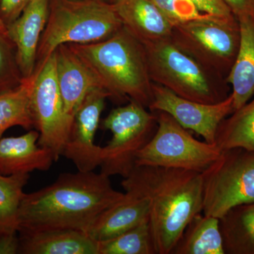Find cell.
Here are the masks:
<instances>
[{"mask_svg": "<svg viewBox=\"0 0 254 254\" xmlns=\"http://www.w3.org/2000/svg\"><path fill=\"white\" fill-rule=\"evenodd\" d=\"M124 195L113 188L105 174H61L49 186L25 193L18 214V232L64 229L86 232L100 214Z\"/></svg>", "mask_w": 254, "mask_h": 254, "instance_id": "6da1fadb", "label": "cell"}, {"mask_svg": "<svg viewBox=\"0 0 254 254\" xmlns=\"http://www.w3.org/2000/svg\"><path fill=\"white\" fill-rule=\"evenodd\" d=\"M98 254H157L149 218L117 236L98 242Z\"/></svg>", "mask_w": 254, "mask_h": 254, "instance_id": "d4e9b609", "label": "cell"}, {"mask_svg": "<svg viewBox=\"0 0 254 254\" xmlns=\"http://www.w3.org/2000/svg\"><path fill=\"white\" fill-rule=\"evenodd\" d=\"M105 1H108V2L111 3V4H114V3L116 2L118 0H105Z\"/></svg>", "mask_w": 254, "mask_h": 254, "instance_id": "d6a6232c", "label": "cell"}, {"mask_svg": "<svg viewBox=\"0 0 254 254\" xmlns=\"http://www.w3.org/2000/svg\"><path fill=\"white\" fill-rule=\"evenodd\" d=\"M123 27L114 4L105 0H50L34 71H39L61 45L104 41Z\"/></svg>", "mask_w": 254, "mask_h": 254, "instance_id": "277c9868", "label": "cell"}, {"mask_svg": "<svg viewBox=\"0 0 254 254\" xmlns=\"http://www.w3.org/2000/svg\"><path fill=\"white\" fill-rule=\"evenodd\" d=\"M18 236L19 254H98V242L80 230L19 231Z\"/></svg>", "mask_w": 254, "mask_h": 254, "instance_id": "e0dca14e", "label": "cell"}, {"mask_svg": "<svg viewBox=\"0 0 254 254\" xmlns=\"http://www.w3.org/2000/svg\"><path fill=\"white\" fill-rule=\"evenodd\" d=\"M31 95L34 128L39 132L38 145L53 150L58 160L63 153L71 125L65 115L57 78L55 53L38 71Z\"/></svg>", "mask_w": 254, "mask_h": 254, "instance_id": "30bf717a", "label": "cell"}, {"mask_svg": "<svg viewBox=\"0 0 254 254\" xmlns=\"http://www.w3.org/2000/svg\"><path fill=\"white\" fill-rule=\"evenodd\" d=\"M0 31L1 33H4V34L7 35V29H6V24L1 20V18H0Z\"/></svg>", "mask_w": 254, "mask_h": 254, "instance_id": "1f68e13d", "label": "cell"}, {"mask_svg": "<svg viewBox=\"0 0 254 254\" xmlns=\"http://www.w3.org/2000/svg\"><path fill=\"white\" fill-rule=\"evenodd\" d=\"M108 98L111 95L106 90L94 88L85 97L73 117L62 155L71 160L78 171H94L100 166L103 147L95 144V137Z\"/></svg>", "mask_w": 254, "mask_h": 254, "instance_id": "7c38bea8", "label": "cell"}, {"mask_svg": "<svg viewBox=\"0 0 254 254\" xmlns=\"http://www.w3.org/2000/svg\"><path fill=\"white\" fill-rule=\"evenodd\" d=\"M153 83L186 99L214 104L229 95L215 86L208 71L174 43L171 37L142 43Z\"/></svg>", "mask_w": 254, "mask_h": 254, "instance_id": "5b68a950", "label": "cell"}, {"mask_svg": "<svg viewBox=\"0 0 254 254\" xmlns=\"http://www.w3.org/2000/svg\"><path fill=\"white\" fill-rule=\"evenodd\" d=\"M68 45L94 73L111 98H127L149 107L153 81L144 47L124 26L104 41Z\"/></svg>", "mask_w": 254, "mask_h": 254, "instance_id": "3957f363", "label": "cell"}, {"mask_svg": "<svg viewBox=\"0 0 254 254\" xmlns=\"http://www.w3.org/2000/svg\"><path fill=\"white\" fill-rule=\"evenodd\" d=\"M35 75L23 78L12 89L0 93V138L6 130L19 126L25 129L34 127L31 109V95Z\"/></svg>", "mask_w": 254, "mask_h": 254, "instance_id": "7402d4cb", "label": "cell"}, {"mask_svg": "<svg viewBox=\"0 0 254 254\" xmlns=\"http://www.w3.org/2000/svg\"><path fill=\"white\" fill-rule=\"evenodd\" d=\"M227 254H254V203L237 205L220 218Z\"/></svg>", "mask_w": 254, "mask_h": 254, "instance_id": "44dd1931", "label": "cell"}, {"mask_svg": "<svg viewBox=\"0 0 254 254\" xmlns=\"http://www.w3.org/2000/svg\"><path fill=\"white\" fill-rule=\"evenodd\" d=\"M55 54L57 78L64 109L66 118L72 125L75 113L87 94L95 88L103 87L69 45H61L55 50Z\"/></svg>", "mask_w": 254, "mask_h": 254, "instance_id": "5bb4252c", "label": "cell"}, {"mask_svg": "<svg viewBox=\"0 0 254 254\" xmlns=\"http://www.w3.org/2000/svg\"><path fill=\"white\" fill-rule=\"evenodd\" d=\"M121 185L148 200L157 254H171L187 224L203 213V180L198 172L135 165Z\"/></svg>", "mask_w": 254, "mask_h": 254, "instance_id": "7a4b0ae2", "label": "cell"}, {"mask_svg": "<svg viewBox=\"0 0 254 254\" xmlns=\"http://www.w3.org/2000/svg\"><path fill=\"white\" fill-rule=\"evenodd\" d=\"M20 240L18 233L0 235V254H19Z\"/></svg>", "mask_w": 254, "mask_h": 254, "instance_id": "4dcf8cb0", "label": "cell"}, {"mask_svg": "<svg viewBox=\"0 0 254 254\" xmlns=\"http://www.w3.org/2000/svg\"><path fill=\"white\" fill-rule=\"evenodd\" d=\"M39 132L0 138V174L11 175L47 171L58 161L53 150L38 145Z\"/></svg>", "mask_w": 254, "mask_h": 254, "instance_id": "9a60e30c", "label": "cell"}, {"mask_svg": "<svg viewBox=\"0 0 254 254\" xmlns=\"http://www.w3.org/2000/svg\"><path fill=\"white\" fill-rule=\"evenodd\" d=\"M148 108L151 112L169 114L182 127L194 131L205 142L213 144L219 125L234 112L233 98L230 93L219 103L204 104L182 98L153 83L152 100Z\"/></svg>", "mask_w": 254, "mask_h": 254, "instance_id": "8fae6325", "label": "cell"}, {"mask_svg": "<svg viewBox=\"0 0 254 254\" xmlns=\"http://www.w3.org/2000/svg\"><path fill=\"white\" fill-rule=\"evenodd\" d=\"M113 4L124 27L141 43L173 35V23L149 0H118Z\"/></svg>", "mask_w": 254, "mask_h": 254, "instance_id": "2e32d148", "label": "cell"}, {"mask_svg": "<svg viewBox=\"0 0 254 254\" xmlns=\"http://www.w3.org/2000/svg\"><path fill=\"white\" fill-rule=\"evenodd\" d=\"M237 21L240 47L226 78V83L232 87L234 111L248 103L254 95V18L247 16Z\"/></svg>", "mask_w": 254, "mask_h": 254, "instance_id": "d6986e66", "label": "cell"}, {"mask_svg": "<svg viewBox=\"0 0 254 254\" xmlns=\"http://www.w3.org/2000/svg\"><path fill=\"white\" fill-rule=\"evenodd\" d=\"M149 218V203L145 197L125 190L120 201L103 212L87 234L97 242L108 240L129 230Z\"/></svg>", "mask_w": 254, "mask_h": 254, "instance_id": "ac0fdd59", "label": "cell"}, {"mask_svg": "<svg viewBox=\"0 0 254 254\" xmlns=\"http://www.w3.org/2000/svg\"><path fill=\"white\" fill-rule=\"evenodd\" d=\"M31 0H0V18L6 26L21 14Z\"/></svg>", "mask_w": 254, "mask_h": 254, "instance_id": "f1b7e54d", "label": "cell"}, {"mask_svg": "<svg viewBox=\"0 0 254 254\" xmlns=\"http://www.w3.org/2000/svg\"><path fill=\"white\" fill-rule=\"evenodd\" d=\"M157 128L148 143L137 153L135 165L182 169L202 173L219 158L216 143L200 141L169 114L153 112Z\"/></svg>", "mask_w": 254, "mask_h": 254, "instance_id": "8992f818", "label": "cell"}, {"mask_svg": "<svg viewBox=\"0 0 254 254\" xmlns=\"http://www.w3.org/2000/svg\"><path fill=\"white\" fill-rule=\"evenodd\" d=\"M204 14L222 19L236 18L222 0H190Z\"/></svg>", "mask_w": 254, "mask_h": 254, "instance_id": "83f0119b", "label": "cell"}, {"mask_svg": "<svg viewBox=\"0 0 254 254\" xmlns=\"http://www.w3.org/2000/svg\"><path fill=\"white\" fill-rule=\"evenodd\" d=\"M102 127L109 130L113 136L103 147L100 173L110 177L120 175L126 178L135 167L137 153L156 131V115L130 100L128 105L112 110L103 120Z\"/></svg>", "mask_w": 254, "mask_h": 254, "instance_id": "ba28073f", "label": "cell"}, {"mask_svg": "<svg viewBox=\"0 0 254 254\" xmlns=\"http://www.w3.org/2000/svg\"><path fill=\"white\" fill-rule=\"evenodd\" d=\"M50 0H31L15 21L6 26L7 36L16 50L23 78L31 77L36 68L38 46L49 15Z\"/></svg>", "mask_w": 254, "mask_h": 254, "instance_id": "4fadbf2b", "label": "cell"}, {"mask_svg": "<svg viewBox=\"0 0 254 254\" xmlns=\"http://www.w3.org/2000/svg\"><path fill=\"white\" fill-rule=\"evenodd\" d=\"M215 143L221 150H254V98L235 110L219 125Z\"/></svg>", "mask_w": 254, "mask_h": 254, "instance_id": "603a6c76", "label": "cell"}, {"mask_svg": "<svg viewBox=\"0 0 254 254\" xmlns=\"http://www.w3.org/2000/svg\"><path fill=\"white\" fill-rule=\"evenodd\" d=\"M201 175L204 215L220 219L237 205L254 203V150H222Z\"/></svg>", "mask_w": 254, "mask_h": 254, "instance_id": "52a82bcc", "label": "cell"}, {"mask_svg": "<svg viewBox=\"0 0 254 254\" xmlns=\"http://www.w3.org/2000/svg\"><path fill=\"white\" fill-rule=\"evenodd\" d=\"M22 80L14 44L7 35L0 31V93L18 86Z\"/></svg>", "mask_w": 254, "mask_h": 254, "instance_id": "484cf974", "label": "cell"}, {"mask_svg": "<svg viewBox=\"0 0 254 254\" xmlns=\"http://www.w3.org/2000/svg\"><path fill=\"white\" fill-rule=\"evenodd\" d=\"M231 9L237 19L242 17L254 18V0H222Z\"/></svg>", "mask_w": 254, "mask_h": 254, "instance_id": "f546056e", "label": "cell"}, {"mask_svg": "<svg viewBox=\"0 0 254 254\" xmlns=\"http://www.w3.org/2000/svg\"><path fill=\"white\" fill-rule=\"evenodd\" d=\"M29 174H0V235L18 232V214Z\"/></svg>", "mask_w": 254, "mask_h": 254, "instance_id": "cb8c5ba5", "label": "cell"}, {"mask_svg": "<svg viewBox=\"0 0 254 254\" xmlns=\"http://www.w3.org/2000/svg\"><path fill=\"white\" fill-rule=\"evenodd\" d=\"M171 254H225L220 219L200 213L187 224Z\"/></svg>", "mask_w": 254, "mask_h": 254, "instance_id": "ffe728a7", "label": "cell"}, {"mask_svg": "<svg viewBox=\"0 0 254 254\" xmlns=\"http://www.w3.org/2000/svg\"><path fill=\"white\" fill-rule=\"evenodd\" d=\"M174 43L207 71L219 76L230 72L240 43L237 18L222 19L209 16L174 27Z\"/></svg>", "mask_w": 254, "mask_h": 254, "instance_id": "9c48e42d", "label": "cell"}, {"mask_svg": "<svg viewBox=\"0 0 254 254\" xmlns=\"http://www.w3.org/2000/svg\"><path fill=\"white\" fill-rule=\"evenodd\" d=\"M174 26L208 18L210 15L200 11L190 0H149Z\"/></svg>", "mask_w": 254, "mask_h": 254, "instance_id": "4316f807", "label": "cell"}]
</instances>
